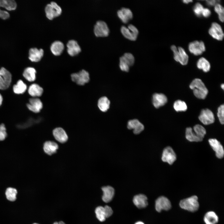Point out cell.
I'll return each mask as SVG.
<instances>
[{
  "label": "cell",
  "instance_id": "6da1fadb",
  "mask_svg": "<svg viewBox=\"0 0 224 224\" xmlns=\"http://www.w3.org/2000/svg\"><path fill=\"white\" fill-rule=\"evenodd\" d=\"M190 88L193 90L194 96L200 99H204L208 91L202 81L199 78L194 79L189 85Z\"/></svg>",
  "mask_w": 224,
  "mask_h": 224
},
{
  "label": "cell",
  "instance_id": "7a4b0ae2",
  "mask_svg": "<svg viewBox=\"0 0 224 224\" xmlns=\"http://www.w3.org/2000/svg\"><path fill=\"white\" fill-rule=\"evenodd\" d=\"M198 199L197 196L193 195L181 200L180 201L179 205L183 209L191 212H195L199 208Z\"/></svg>",
  "mask_w": 224,
  "mask_h": 224
},
{
  "label": "cell",
  "instance_id": "3957f363",
  "mask_svg": "<svg viewBox=\"0 0 224 224\" xmlns=\"http://www.w3.org/2000/svg\"><path fill=\"white\" fill-rule=\"evenodd\" d=\"M171 49L173 52L174 59L176 61L183 65L187 64L189 57L183 48L179 47L177 49L175 45H172Z\"/></svg>",
  "mask_w": 224,
  "mask_h": 224
},
{
  "label": "cell",
  "instance_id": "277c9868",
  "mask_svg": "<svg viewBox=\"0 0 224 224\" xmlns=\"http://www.w3.org/2000/svg\"><path fill=\"white\" fill-rule=\"evenodd\" d=\"M46 17L51 20L61 14L62 10L61 7L55 2L52 1L47 4L45 8Z\"/></svg>",
  "mask_w": 224,
  "mask_h": 224
},
{
  "label": "cell",
  "instance_id": "5b68a950",
  "mask_svg": "<svg viewBox=\"0 0 224 224\" xmlns=\"http://www.w3.org/2000/svg\"><path fill=\"white\" fill-rule=\"evenodd\" d=\"M12 81V75L4 67L0 69V89L5 90L10 85Z\"/></svg>",
  "mask_w": 224,
  "mask_h": 224
},
{
  "label": "cell",
  "instance_id": "8992f818",
  "mask_svg": "<svg viewBox=\"0 0 224 224\" xmlns=\"http://www.w3.org/2000/svg\"><path fill=\"white\" fill-rule=\"evenodd\" d=\"M72 81L79 85H83L88 82L90 80L89 73L85 70L83 69L77 73L71 74V75Z\"/></svg>",
  "mask_w": 224,
  "mask_h": 224
},
{
  "label": "cell",
  "instance_id": "52a82bcc",
  "mask_svg": "<svg viewBox=\"0 0 224 224\" xmlns=\"http://www.w3.org/2000/svg\"><path fill=\"white\" fill-rule=\"evenodd\" d=\"M120 30L122 34L125 37L132 40H135L136 39L138 31L136 27L133 25L130 24L127 27L123 26Z\"/></svg>",
  "mask_w": 224,
  "mask_h": 224
},
{
  "label": "cell",
  "instance_id": "ba28073f",
  "mask_svg": "<svg viewBox=\"0 0 224 224\" xmlns=\"http://www.w3.org/2000/svg\"><path fill=\"white\" fill-rule=\"evenodd\" d=\"M95 35L97 37L107 36L110 30L106 23L102 20L97 21L95 24L94 29Z\"/></svg>",
  "mask_w": 224,
  "mask_h": 224
},
{
  "label": "cell",
  "instance_id": "9c48e42d",
  "mask_svg": "<svg viewBox=\"0 0 224 224\" xmlns=\"http://www.w3.org/2000/svg\"><path fill=\"white\" fill-rule=\"evenodd\" d=\"M171 207V203L166 197L161 196L158 198L155 202V209L156 211L160 212L162 210L167 211Z\"/></svg>",
  "mask_w": 224,
  "mask_h": 224
},
{
  "label": "cell",
  "instance_id": "30bf717a",
  "mask_svg": "<svg viewBox=\"0 0 224 224\" xmlns=\"http://www.w3.org/2000/svg\"><path fill=\"white\" fill-rule=\"evenodd\" d=\"M188 48L190 52L195 55H201L205 50L204 44L202 41L196 40L190 43Z\"/></svg>",
  "mask_w": 224,
  "mask_h": 224
},
{
  "label": "cell",
  "instance_id": "8fae6325",
  "mask_svg": "<svg viewBox=\"0 0 224 224\" xmlns=\"http://www.w3.org/2000/svg\"><path fill=\"white\" fill-rule=\"evenodd\" d=\"M201 122L204 125H208L213 123L215 118L212 112L208 109L203 110L199 116Z\"/></svg>",
  "mask_w": 224,
  "mask_h": 224
},
{
  "label": "cell",
  "instance_id": "7c38bea8",
  "mask_svg": "<svg viewBox=\"0 0 224 224\" xmlns=\"http://www.w3.org/2000/svg\"><path fill=\"white\" fill-rule=\"evenodd\" d=\"M209 34L214 39L218 40H223L224 34L221 26L216 22L212 23L208 30Z\"/></svg>",
  "mask_w": 224,
  "mask_h": 224
},
{
  "label": "cell",
  "instance_id": "4fadbf2b",
  "mask_svg": "<svg viewBox=\"0 0 224 224\" xmlns=\"http://www.w3.org/2000/svg\"><path fill=\"white\" fill-rule=\"evenodd\" d=\"M176 154L171 147H167L164 149L161 157L163 161L172 165L176 160Z\"/></svg>",
  "mask_w": 224,
  "mask_h": 224
},
{
  "label": "cell",
  "instance_id": "5bb4252c",
  "mask_svg": "<svg viewBox=\"0 0 224 224\" xmlns=\"http://www.w3.org/2000/svg\"><path fill=\"white\" fill-rule=\"evenodd\" d=\"M28 109L31 111L38 113L43 108V104L40 100L36 97L30 98L29 103L26 105Z\"/></svg>",
  "mask_w": 224,
  "mask_h": 224
},
{
  "label": "cell",
  "instance_id": "9a60e30c",
  "mask_svg": "<svg viewBox=\"0 0 224 224\" xmlns=\"http://www.w3.org/2000/svg\"><path fill=\"white\" fill-rule=\"evenodd\" d=\"M209 142L213 150L215 152L216 156L218 158L223 157L224 151L223 147L220 142L215 138L210 139Z\"/></svg>",
  "mask_w": 224,
  "mask_h": 224
},
{
  "label": "cell",
  "instance_id": "2e32d148",
  "mask_svg": "<svg viewBox=\"0 0 224 224\" xmlns=\"http://www.w3.org/2000/svg\"><path fill=\"white\" fill-rule=\"evenodd\" d=\"M127 127L129 129H133V133L135 134H139L144 128L143 125L136 119L129 120Z\"/></svg>",
  "mask_w": 224,
  "mask_h": 224
},
{
  "label": "cell",
  "instance_id": "e0dca14e",
  "mask_svg": "<svg viewBox=\"0 0 224 224\" xmlns=\"http://www.w3.org/2000/svg\"><path fill=\"white\" fill-rule=\"evenodd\" d=\"M53 134L55 139L61 143L66 142L68 138L66 132L61 127H58L54 129L53 131Z\"/></svg>",
  "mask_w": 224,
  "mask_h": 224
},
{
  "label": "cell",
  "instance_id": "ac0fdd59",
  "mask_svg": "<svg viewBox=\"0 0 224 224\" xmlns=\"http://www.w3.org/2000/svg\"><path fill=\"white\" fill-rule=\"evenodd\" d=\"M167 97L163 94L155 93L152 96V104L156 108L164 105L167 102Z\"/></svg>",
  "mask_w": 224,
  "mask_h": 224
},
{
  "label": "cell",
  "instance_id": "d6986e66",
  "mask_svg": "<svg viewBox=\"0 0 224 224\" xmlns=\"http://www.w3.org/2000/svg\"><path fill=\"white\" fill-rule=\"evenodd\" d=\"M67 46L68 53L72 56L77 55L81 50L77 42L74 40H69L67 44Z\"/></svg>",
  "mask_w": 224,
  "mask_h": 224
},
{
  "label": "cell",
  "instance_id": "ffe728a7",
  "mask_svg": "<svg viewBox=\"0 0 224 224\" xmlns=\"http://www.w3.org/2000/svg\"><path fill=\"white\" fill-rule=\"evenodd\" d=\"M118 16L124 23L127 22L133 16V13L129 8L123 7L117 12Z\"/></svg>",
  "mask_w": 224,
  "mask_h": 224
},
{
  "label": "cell",
  "instance_id": "44dd1931",
  "mask_svg": "<svg viewBox=\"0 0 224 224\" xmlns=\"http://www.w3.org/2000/svg\"><path fill=\"white\" fill-rule=\"evenodd\" d=\"M44 53V50L42 49L31 48L29 51V58L32 62H38L42 57Z\"/></svg>",
  "mask_w": 224,
  "mask_h": 224
},
{
  "label": "cell",
  "instance_id": "7402d4cb",
  "mask_svg": "<svg viewBox=\"0 0 224 224\" xmlns=\"http://www.w3.org/2000/svg\"><path fill=\"white\" fill-rule=\"evenodd\" d=\"M58 148V144L53 141H46L43 145V149L44 152L50 156L56 153Z\"/></svg>",
  "mask_w": 224,
  "mask_h": 224
},
{
  "label": "cell",
  "instance_id": "603a6c76",
  "mask_svg": "<svg viewBox=\"0 0 224 224\" xmlns=\"http://www.w3.org/2000/svg\"><path fill=\"white\" fill-rule=\"evenodd\" d=\"M103 192L102 199L105 203H108L112 199L114 194V189L110 186H104L102 188Z\"/></svg>",
  "mask_w": 224,
  "mask_h": 224
},
{
  "label": "cell",
  "instance_id": "cb8c5ba5",
  "mask_svg": "<svg viewBox=\"0 0 224 224\" xmlns=\"http://www.w3.org/2000/svg\"><path fill=\"white\" fill-rule=\"evenodd\" d=\"M147 198L145 195L139 194L134 196L133 202L137 207L142 208L146 207L147 205Z\"/></svg>",
  "mask_w": 224,
  "mask_h": 224
},
{
  "label": "cell",
  "instance_id": "d4e9b609",
  "mask_svg": "<svg viewBox=\"0 0 224 224\" xmlns=\"http://www.w3.org/2000/svg\"><path fill=\"white\" fill-rule=\"evenodd\" d=\"M29 94L33 97L41 96L43 92V89L38 84L33 83L31 84L28 89Z\"/></svg>",
  "mask_w": 224,
  "mask_h": 224
},
{
  "label": "cell",
  "instance_id": "484cf974",
  "mask_svg": "<svg viewBox=\"0 0 224 224\" xmlns=\"http://www.w3.org/2000/svg\"><path fill=\"white\" fill-rule=\"evenodd\" d=\"M50 50L52 53L55 55H60L64 49L63 43L59 40L54 41L51 44Z\"/></svg>",
  "mask_w": 224,
  "mask_h": 224
},
{
  "label": "cell",
  "instance_id": "4316f807",
  "mask_svg": "<svg viewBox=\"0 0 224 224\" xmlns=\"http://www.w3.org/2000/svg\"><path fill=\"white\" fill-rule=\"evenodd\" d=\"M218 217L213 211L207 212L204 217V221L206 224H216L218 222Z\"/></svg>",
  "mask_w": 224,
  "mask_h": 224
},
{
  "label": "cell",
  "instance_id": "83f0119b",
  "mask_svg": "<svg viewBox=\"0 0 224 224\" xmlns=\"http://www.w3.org/2000/svg\"><path fill=\"white\" fill-rule=\"evenodd\" d=\"M36 72V71L34 68L29 67L24 70L23 75L27 80L30 82H32L35 80Z\"/></svg>",
  "mask_w": 224,
  "mask_h": 224
},
{
  "label": "cell",
  "instance_id": "f1b7e54d",
  "mask_svg": "<svg viewBox=\"0 0 224 224\" xmlns=\"http://www.w3.org/2000/svg\"><path fill=\"white\" fill-rule=\"evenodd\" d=\"M27 89L26 85L21 80H19L13 87L14 92L17 94L24 93Z\"/></svg>",
  "mask_w": 224,
  "mask_h": 224
},
{
  "label": "cell",
  "instance_id": "f546056e",
  "mask_svg": "<svg viewBox=\"0 0 224 224\" xmlns=\"http://www.w3.org/2000/svg\"><path fill=\"white\" fill-rule=\"evenodd\" d=\"M16 3L14 0H0V8L11 11L16 9Z\"/></svg>",
  "mask_w": 224,
  "mask_h": 224
},
{
  "label": "cell",
  "instance_id": "4dcf8cb0",
  "mask_svg": "<svg viewBox=\"0 0 224 224\" xmlns=\"http://www.w3.org/2000/svg\"><path fill=\"white\" fill-rule=\"evenodd\" d=\"M110 101L106 96L100 97L98 101L97 105L99 109L103 112H106L110 108Z\"/></svg>",
  "mask_w": 224,
  "mask_h": 224
},
{
  "label": "cell",
  "instance_id": "1f68e13d",
  "mask_svg": "<svg viewBox=\"0 0 224 224\" xmlns=\"http://www.w3.org/2000/svg\"><path fill=\"white\" fill-rule=\"evenodd\" d=\"M197 65L198 68L202 70L205 72H207L210 70V64L209 62L204 58L202 57L198 59Z\"/></svg>",
  "mask_w": 224,
  "mask_h": 224
},
{
  "label": "cell",
  "instance_id": "d6a6232c",
  "mask_svg": "<svg viewBox=\"0 0 224 224\" xmlns=\"http://www.w3.org/2000/svg\"><path fill=\"white\" fill-rule=\"evenodd\" d=\"M134 61L135 59L133 55L130 53H125L119 58V61L124 62L129 67L133 64Z\"/></svg>",
  "mask_w": 224,
  "mask_h": 224
},
{
  "label": "cell",
  "instance_id": "836d02e7",
  "mask_svg": "<svg viewBox=\"0 0 224 224\" xmlns=\"http://www.w3.org/2000/svg\"><path fill=\"white\" fill-rule=\"evenodd\" d=\"M185 137L190 142H198L202 141L196 135L193 131L191 127H188L186 128L185 131Z\"/></svg>",
  "mask_w": 224,
  "mask_h": 224
},
{
  "label": "cell",
  "instance_id": "e575fe53",
  "mask_svg": "<svg viewBox=\"0 0 224 224\" xmlns=\"http://www.w3.org/2000/svg\"><path fill=\"white\" fill-rule=\"evenodd\" d=\"M17 191V190L13 188L8 187L6 190L5 195L7 200L9 201L13 202L16 199V195Z\"/></svg>",
  "mask_w": 224,
  "mask_h": 224
},
{
  "label": "cell",
  "instance_id": "d590c367",
  "mask_svg": "<svg viewBox=\"0 0 224 224\" xmlns=\"http://www.w3.org/2000/svg\"><path fill=\"white\" fill-rule=\"evenodd\" d=\"M196 135L202 141L206 134L205 128L200 124H196L194 127Z\"/></svg>",
  "mask_w": 224,
  "mask_h": 224
},
{
  "label": "cell",
  "instance_id": "8d00e7d4",
  "mask_svg": "<svg viewBox=\"0 0 224 224\" xmlns=\"http://www.w3.org/2000/svg\"><path fill=\"white\" fill-rule=\"evenodd\" d=\"M173 107L175 110L177 112L184 111L187 109L186 103L180 100H178L174 102Z\"/></svg>",
  "mask_w": 224,
  "mask_h": 224
},
{
  "label": "cell",
  "instance_id": "74e56055",
  "mask_svg": "<svg viewBox=\"0 0 224 224\" xmlns=\"http://www.w3.org/2000/svg\"><path fill=\"white\" fill-rule=\"evenodd\" d=\"M95 212L96 217L99 221L103 222L105 221L106 217L104 207L101 206L97 207L95 209Z\"/></svg>",
  "mask_w": 224,
  "mask_h": 224
},
{
  "label": "cell",
  "instance_id": "f35d334b",
  "mask_svg": "<svg viewBox=\"0 0 224 224\" xmlns=\"http://www.w3.org/2000/svg\"><path fill=\"white\" fill-rule=\"evenodd\" d=\"M214 10L218 15L219 20L222 22L224 20V9L223 7L219 3L215 6Z\"/></svg>",
  "mask_w": 224,
  "mask_h": 224
},
{
  "label": "cell",
  "instance_id": "ab89813d",
  "mask_svg": "<svg viewBox=\"0 0 224 224\" xmlns=\"http://www.w3.org/2000/svg\"><path fill=\"white\" fill-rule=\"evenodd\" d=\"M224 105H221L218 108L217 115L220 122L223 124L224 123Z\"/></svg>",
  "mask_w": 224,
  "mask_h": 224
},
{
  "label": "cell",
  "instance_id": "60d3db41",
  "mask_svg": "<svg viewBox=\"0 0 224 224\" xmlns=\"http://www.w3.org/2000/svg\"><path fill=\"white\" fill-rule=\"evenodd\" d=\"M203 9L202 5L199 2L196 3L193 8V11L195 14L199 17L202 15Z\"/></svg>",
  "mask_w": 224,
  "mask_h": 224
},
{
  "label": "cell",
  "instance_id": "b9f144b4",
  "mask_svg": "<svg viewBox=\"0 0 224 224\" xmlns=\"http://www.w3.org/2000/svg\"><path fill=\"white\" fill-rule=\"evenodd\" d=\"M7 136V133L5 125L2 123L0 124V141L4 140Z\"/></svg>",
  "mask_w": 224,
  "mask_h": 224
},
{
  "label": "cell",
  "instance_id": "7bdbcfd3",
  "mask_svg": "<svg viewBox=\"0 0 224 224\" xmlns=\"http://www.w3.org/2000/svg\"><path fill=\"white\" fill-rule=\"evenodd\" d=\"M104 208V210L106 218L110 217L113 214V210L110 207L106 205Z\"/></svg>",
  "mask_w": 224,
  "mask_h": 224
},
{
  "label": "cell",
  "instance_id": "ee69618b",
  "mask_svg": "<svg viewBox=\"0 0 224 224\" xmlns=\"http://www.w3.org/2000/svg\"><path fill=\"white\" fill-rule=\"evenodd\" d=\"M119 66L121 70L123 71L128 72L129 69V67L123 62L119 61Z\"/></svg>",
  "mask_w": 224,
  "mask_h": 224
},
{
  "label": "cell",
  "instance_id": "f6af8a7d",
  "mask_svg": "<svg viewBox=\"0 0 224 224\" xmlns=\"http://www.w3.org/2000/svg\"><path fill=\"white\" fill-rule=\"evenodd\" d=\"M211 12L210 10L207 8H203L202 14L205 17H208L211 15Z\"/></svg>",
  "mask_w": 224,
  "mask_h": 224
},
{
  "label": "cell",
  "instance_id": "bcb514c9",
  "mask_svg": "<svg viewBox=\"0 0 224 224\" xmlns=\"http://www.w3.org/2000/svg\"><path fill=\"white\" fill-rule=\"evenodd\" d=\"M206 3L208 6H214L216 5L217 4L219 3V0H206Z\"/></svg>",
  "mask_w": 224,
  "mask_h": 224
},
{
  "label": "cell",
  "instance_id": "7dc6e473",
  "mask_svg": "<svg viewBox=\"0 0 224 224\" xmlns=\"http://www.w3.org/2000/svg\"><path fill=\"white\" fill-rule=\"evenodd\" d=\"M182 1L183 2H184V3H185L186 4H187L190 2H192L193 1L191 0H183Z\"/></svg>",
  "mask_w": 224,
  "mask_h": 224
},
{
  "label": "cell",
  "instance_id": "c3c4849f",
  "mask_svg": "<svg viewBox=\"0 0 224 224\" xmlns=\"http://www.w3.org/2000/svg\"><path fill=\"white\" fill-rule=\"evenodd\" d=\"M53 224H65V223L63 221H60L59 222H55Z\"/></svg>",
  "mask_w": 224,
  "mask_h": 224
},
{
  "label": "cell",
  "instance_id": "681fc988",
  "mask_svg": "<svg viewBox=\"0 0 224 224\" xmlns=\"http://www.w3.org/2000/svg\"><path fill=\"white\" fill-rule=\"evenodd\" d=\"M3 101L2 96L0 93V106L1 105Z\"/></svg>",
  "mask_w": 224,
  "mask_h": 224
},
{
  "label": "cell",
  "instance_id": "f907efd6",
  "mask_svg": "<svg viewBox=\"0 0 224 224\" xmlns=\"http://www.w3.org/2000/svg\"><path fill=\"white\" fill-rule=\"evenodd\" d=\"M135 224H144L143 222H137Z\"/></svg>",
  "mask_w": 224,
  "mask_h": 224
},
{
  "label": "cell",
  "instance_id": "816d5d0a",
  "mask_svg": "<svg viewBox=\"0 0 224 224\" xmlns=\"http://www.w3.org/2000/svg\"><path fill=\"white\" fill-rule=\"evenodd\" d=\"M221 87L222 88V89H223V90H224V85L223 84H221Z\"/></svg>",
  "mask_w": 224,
  "mask_h": 224
},
{
  "label": "cell",
  "instance_id": "f5cc1de1",
  "mask_svg": "<svg viewBox=\"0 0 224 224\" xmlns=\"http://www.w3.org/2000/svg\"><path fill=\"white\" fill-rule=\"evenodd\" d=\"M39 224L36 223H34V224Z\"/></svg>",
  "mask_w": 224,
  "mask_h": 224
}]
</instances>
